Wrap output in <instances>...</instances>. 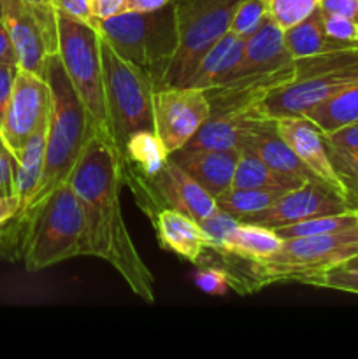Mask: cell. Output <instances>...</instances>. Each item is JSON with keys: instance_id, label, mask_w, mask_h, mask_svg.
<instances>
[{"instance_id": "1", "label": "cell", "mask_w": 358, "mask_h": 359, "mask_svg": "<svg viewBox=\"0 0 358 359\" xmlns=\"http://www.w3.org/2000/svg\"><path fill=\"white\" fill-rule=\"evenodd\" d=\"M67 182L84 210L86 256L107 262L135 297L154 304L153 273L137 251L123 219L119 202L123 179L111 140L91 133Z\"/></svg>"}, {"instance_id": "2", "label": "cell", "mask_w": 358, "mask_h": 359, "mask_svg": "<svg viewBox=\"0 0 358 359\" xmlns=\"http://www.w3.org/2000/svg\"><path fill=\"white\" fill-rule=\"evenodd\" d=\"M44 79L51 91L48 126H46V156L41 184L30 205L20 214L41 202L46 195L67 181L74 165L79 160L88 139L93 133L90 116L77 97L60 56L51 55L46 63ZM18 216V217H20Z\"/></svg>"}, {"instance_id": "3", "label": "cell", "mask_w": 358, "mask_h": 359, "mask_svg": "<svg viewBox=\"0 0 358 359\" xmlns=\"http://www.w3.org/2000/svg\"><path fill=\"white\" fill-rule=\"evenodd\" d=\"M20 219L25 221L21 256L28 272H39L76 256H86L84 210L67 181Z\"/></svg>"}, {"instance_id": "4", "label": "cell", "mask_w": 358, "mask_h": 359, "mask_svg": "<svg viewBox=\"0 0 358 359\" xmlns=\"http://www.w3.org/2000/svg\"><path fill=\"white\" fill-rule=\"evenodd\" d=\"M358 255V226L333 233L284 238L274 255L249 262V290L277 283L314 284L333 266Z\"/></svg>"}, {"instance_id": "5", "label": "cell", "mask_w": 358, "mask_h": 359, "mask_svg": "<svg viewBox=\"0 0 358 359\" xmlns=\"http://www.w3.org/2000/svg\"><path fill=\"white\" fill-rule=\"evenodd\" d=\"M97 30L121 58L150 76L154 90L164 88L179 44L172 2L151 13H121L98 20Z\"/></svg>"}, {"instance_id": "6", "label": "cell", "mask_w": 358, "mask_h": 359, "mask_svg": "<svg viewBox=\"0 0 358 359\" xmlns=\"http://www.w3.org/2000/svg\"><path fill=\"white\" fill-rule=\"evenodd\" d=\"M100 49L109 139L119 158L133 133L154 130V84L144 70L121 58L104 39Z\"/></svg>"}, {"instance_id": "7", "label": "cell", "mask_w": 358, "mask_h": 359, "mask_svg": "<svg viewBox=\"0 0 358 359\" xmlns=\"http://www.w3.org/2000/svg\"><path fill=\"white\" fill-rule=\"evenodd\" d=\"M358 84V46L293 60V79L270 91L262 109L270 118L302 116L325 98Z\"/></svg>"}, {"instance_id": "8", "label": "cell", "mask_w": 358, "mask_h": 359, "mask_svg": "<svg viewBox=\"0 0 358 359\" xmlns=\"http://www.w3.org/2000/svg\"><path fill=\"white\" fill-rule=\"evenodd\" d=\"M56 34L62 65L90 116L93 133L109 139L104 104L102 35L91 25L56 11ZM111 140V139H109Z\"/></svg>"}, {"instance_id": "9", "label": "cell", "mask_w": 358, "mask_h": 359, "mask_svg": "<svg viewBox=\"0 0 358 359\" xmlns=\"http://www.w3.org/2000/svg\"><path fill=\"white\" fill-rule=\"evenodd\" d=\"M178 25V51L164 86H185L207 49L230 30L242 0H171Z\"/></svg>"}, {"instance_id": "10", "label": "cell", "mask_w": 358, "mask_h": 359, "mask_svg": "<svg viewBox=\"0 0 358 359\" xmlns=\"http://www.w3.org/2000/svg\"><path fill=\"white\" fill-rule=\"evenodd\" d=\"M154 132L168 153L183 149L211 116L206 91L190 86H164L154 90Z\"/></svg>"}, {"instance_id": "11", "label": "cell", "mask_w": 358, "mask_h": 359, "mask_svg": "<svg viewBox=\"0 0 358 359\" xmlns=\"http://www.w3.org/2000/svg\"><path fill=\"white\" fill-rule=\"evenodd\" d=\"M51 91L44 77L20 69L0 135L14 158L34 133L48 126Z\"/></svg>"}, {"instance_id": "12", "label": "cell", "mask_w": 358, "mask_h": 359, "mask_svg": "<svg viewBox=\"0 0 358 359\" xmlns=\"http://www.w3.org/2000/svg\"><path fill=\"white\" fill-rule=\"evenodd\" d=\"M2 23L18 55V67L44 77L49 56L58 51V34L25 0H2Z\"/></svg>"}, {"instance_id": "13", "label": "cell", "mask_w": 358, "mask_h": 359, "mask_svg": "<svg viewBox=\"0 0 358 359\" xmlns=\"http://www.w3.org/2000/svg\"><path fill=\"white\" fill-rule=\"evenodd\" d=\"M350 209H353L351 203L326 186L319 184V182H305L300 188L281 195L269 209L241 217L239 221L260 224V226L274 230V228L286 226V224L307 221L311 217L346 212Z\"/></svg>"}, {"instance_id": "14", "label": "cell", "mask_w": 358, "mask_h": 359, "mask_svg": "<svg viewBox=\"0 0 358 359\" xmlns=\"http://www.w3.org/2000/svg\"><path fill=\"white\" fill-rule=\"evenodd\" d=\"M276 126V119L265 114L262 104L230 109L209 116L202 128L185 147L190 149L242 151L258 132Z\"/></svg>"}, {"instance_id": "15", "label": "cell", "mask_w": 358, "mask_h": 359, "mask_svg": "<svg viewBox=\"0 0 358 359\" xmlns=\"http://www.w3.org/2000/svg\"><path fill=\"white\" fill-rule=\"evenodd\" d=\"M276 130L281 139L295 151L302 163L318 177V181L350 202L346 188L337 175L323 133L304 116H281L276 118Z\"/></svg>"}, {"instance_id": "16", "label": "cell", "mask_w": 358, "mask_h": 359, "mask_svg": "<svg viewBox=\"0 0 358 359\" xmlns=\"http://www.w3.org/2000/svg\"><path fill=\"white\" fill-rule=\"evenodd\" d=\"M291 62H293V58L284 48L283 30L269 14L262 23V27L251 37L246 39L241 62L225 81L270 76V74H276L290 67Z\"/></svg>"}, {"instance_id": "17", "label": "cell", "mask_w": 358, "mask_h": 359, "mask_svg": "<svg viewBox=\"0 0 358 359\" xmlns=\"http://www.w3.org/2000/svg\"><path fill=\"white\" fill-rule=\"evenodd\" d=\"M239 156H241V151L183 147L171 154V160L190 177L195 179L209 195L218 198L232 189Z\"/></svg>"}, {"instance_id": "18", "label": "cell", "mask_w": 358, "mask_h": 359, "mask_svg": "<svg viewBox=\"0 0 358 359\" xmlns=\"http://www.w3.org/2000/svg\"><path fill=\"white\" fill-rule=\"evenodd\" d=\"M157 191L165 207L186 214L197 223L216 209V198L206 191L195 179L190 177L168 158L164 170L154 179Z\"/></svg>"}, {"instance_id": "19", "label": "cell", "mask_w": 358, "mask_h": 359, "mask_svg": "<svg viewBox=\"0 0 358 359\" xmlns=\"http://www.w3.org/2000/svg\"><path fill=\"white\" fill-rule=\"evenodd\" d=\"M158 242L164 249L181 256L190 263H199L204 252L211 249L209 238L200 224L179 210L165 207L153 219Z\"/></svg>"}, {"instance_id": "20", "label": "cell", "mask_w": 358, "mask_h": 359, "mask_svg": "<svg viewBox=\"0 0 358 359\" xmlns=\"http://www.w3.org/2000/svg\"><path fill=\"white\" fill-rule=\"evenodd\" d=\"M244 46L246 39L227 32L220 41H216L207 49V53L197 63L195 70L186 81L185 86L199 88V90L206 91L216 84L223 83L241 62Z\"/></svg>"}, {"instance_id": "21", "label": "cell", "mask_w": 358, "mask_h": 359, "mask_svg": "<svg viewBox=\"0 0 358 359\" xmlns=\"http://www.w3.org/2000/svg\"><path fill=\"white\" fill-rule=\"evenodd\" d=\"M246 151H251L260 160L265 161L269 167L288 175V177L298 179V181L304 182H319L318 177L305 167V163H302V160L295 154V151L281 139L276 126L256 133L248 142Z\"/></svg>"}, {"instance_id": "22", "label": "cell", "mask_w": 358, "mask_h": 359, "mask_svg": "<svg viewBox=\"0 0 358 359\" xmlns=\"http://www.w3.org/2000/svg\"><path fill=\"white\" fill-rule=\"evenodd\" d=\"M284 48L293 60L307 58V56L321 55V53L337 51V49L354 48L344 42L333 41L326 35L325 23H323L321 9H314L305 20L293 27L283 30Z\"/></svg>"}, {"instance_id": "23", "label": "cell", "mask_w": 358, "mask_h": 359, "mask_svg": "<svg viewBox=\"0 0 358 359\" xmlns=\"http://www.w3.org/2000/svg\"><path fill=\"white\" fill-rule=\"evenodd\" d=\"M281 244L283 238L277 237L276 231L270 228L241 221L218 255L234 256L244 262H260L274 255Z\"/></svg>"}, {"instance_id": "24", "label": "cell", "mask_w": 358, "mask_h": 359, "mask_svg": "<svg viewBox=\"0 0 358 359\" xmlns=\"http://www.w3.org/2000/svg\"><path fill=\"white\" fill-rule=\"evenodd\" d=\"M304 181L288 177L281 172L274 170L272 167L260 160L251 151H241L237 167H235L232 188L237 189H265V191H291L300 186Z\"/></svg>"}, {"instance_id": "25", "label": "cell", "mask_w": 358, "mask_h": 359, "mask_svg": "<svg viewBox=\"0 0 358 359\" xmlns=\"http://www.w3.org/2000/svg\"><path fill=\"white\" fill-rule=\"evenodd\" d=\"M302 116L307 118L323 135H329L343 126L354 125L358 123V84L325 98Z\"/></svg>"}, {"instance_id": "26", "label": "cell", "mask_w": 358, "mask_h": 359, "mask_svg": "<svg viewBox=\"0 0 358 359\" xmlns=\"http://www.w3.org/2000/svg\"><path fill=\"white\" fill-rule=\"evenodd\" d=\"M44 156L46 128H42L27 140V144L21 147L18 156L14 158L16 160V195L21 200V212L30 205L35 193H37L39 184H41Z\"/></svg>"}, {"instance_id": "27", "label": "cell", "mask_w": 358, "mask_h": 359, "mask_svg": "<svg viewBox=\"0 0 358 359\" xmlns=\"http://www.w3.org/2000/svg\"><path fill=\"white\" fill-rule=\"evenodd\" d=\"M286 191H265V189H228L225 195L218 196L216 205L221 210L235 216L237 219L251 214L262 212L276 203V200Z\"/></svg>"}, {"instance_id": "28", "label": "cell", "mask_w": 358, "mask_h": 359, "mask_svg": "<svg viewBox=\"0 0 358 359\" xmlns=\"http://www.w3.org/2000/svg\"><path fill=\"white\" fill-rule=\"evenodd\" d=\"M358 226V212L354 209L346 210L340 214H330V216L311 217L307 221H300L295 224H286V226L274 228L277 237L291 238V237H307V235H321L333 233V231L350 230V228Z\"/></svg>"}, {"instance_id": "29", "label": "cell", "mask_w": 358, "mask_h": 359, "mask_svg": "<svg viewBox=\"0 0 358 359\" xmlns=\"http://www.w3.org/2000/svg\"><path fill=\"white\" fill-rule=\"evenodd\" d=\"M269 16V2L267 0H242L232 18L230 30L237 37L249 39Z\"/></svg>"}, {"instance_id": "30", "label": "cell", "mask_w": 358, "mask_h": 359, "mask_svg": "<svg viewBox=\"0 0 358 359\" xmlns=\"http://www.w3.org/2000/svg\"><path fill=\"white\" fill-rule=\"evenodd\" d=\"M318 7L319 0H269V14L281 30L300 23Z\"/></svg>"}, {"instance_id": "31", "label": "cell", "mask_w": 358, "mask_h": 359, "mask_svg": "<svg viewBox=\"0 0 358 359\" xmlns=\"http://www.w3.org/2000/svg\"><path fill=\"white\" fill-rule=\"evenodd\" d=\"M241 221L235 216L228 214L227 210H221L220 207L213 210L207 217H204L200 221V228L204 230V233L209 238L211 249L216 252H220L223 249L225 242L228 241V237L232 235V231L239 226Z\"/></svg>"}, {"instance_id": "32", "label": "cell", "mask_w": 358, "mask_h": 359, "mask_svg": "<svg viewBox=\"0 0 358 359\" xmlns=\"http://www.w3.org/2000/svg\"><path fill=\"white\" fill-rule=\"evenodd\" d=\"M326 149H329L330 161L343 181L347 196H350L351 207H353L358 202V153H346V151L336 149L329 144H326Z\"/></svg>"}, {"instance_id": "33", "label": "cell", "mask_w": 358, "mask_h": 359, "mask_svg": "<svg viewBox=\"0 0 358 359\" xmlns=\"http://www.w3.org/2000/svg\"><path fill=\"white\" fill-rule=\"evenodd\" d=\"M195 284L204 293L214 294V297L225 294L228 287L244 294L241 279L235 277L232 272H228V270L220 269V266H206L204 270H199L195 276Z\"/></svg>"}, {"instance_id": "34", "label": "cell", "mask_w": 358, "mask_h": 359, "mask_svg": "<svg viewBox=\"0 0 358 359\" xmlns=\"http://www.w3.org/2000/svg\"><path fill=\"white\" fill-rule=\"evenodd\" d=\"M312 286L358 294V270H350L343 265L333 266L332 270L323 273Z\"/></svg>"}, {"instance_id": "35", "label": "cell", "mask_w": 358, "mask_h": 359, "mask_svg": "<svg viewBox=\"0 0 358 359\" xmlns=\"http://www.w3.org/2000/svg\"><path fill=\"white\" fill-rule=\"evenodd\" d=\"M323 23H325V32L330 39L344 42V44L358 46V21L337 16V14L323 13Z\"/></svg>"}, {"instance_id": "36", "label": "cell", "mask_w": 358, "mask_h": 359, "mask_svg": "<svg viewBox=\"0 0 358 359\" xmlns=\"http://www.w3.org/2000/svg\"><path fill=\"white\" fill-rule=\"evenodd\" d=\"M14 195H16V160L6 144H2L0 146V198Z\"/></svg>"}, {"instance_id": "37", "label": "cell", "mask_w": 358, "mask_h": 359, "mask_svg": "<svg viewBox=\"0 0 358 359\" xmlns=\"http://www.w3.org/2000/svg\"><path fill=\"white\" fill-rule=\"evenodd\" d=\"M20 67L11 63H0V126H2L4 116H6L7 105L13 97L14 83H16Z\"/></svg>"}, {"instance_id": "38", "label": "cell", "mask_w": 358, "mask_h": 359, "mask_svg": "<svg viewBox=\"0 0 358 359\" xmlns=\"http://www.w3.org/2000/svg\"><path fill=\"white\" fill-rule=\"evenodd\" d=\"M323 137H325V142L336 149L346 151V153H358V123L343 126V128Z\"/></svg>"}, {"instance_id": "39", "label": "cell", "mask_w": 358, "mask_h": 359, "mask_svg": "<svg viewBox=\"0 0 358 359\" xmlns=\"http://www.w3.org/2000/svg\"><path fill=\"white\" fill-rule=\"evenodd\" d=\"M55 7L60 13L69 14V16L76 18V20L79 21H84V23L97 28L98 21L91 16L88 0H55Z\"/></svg>"}, {"instance_id": "40", "label": "cell", "mask_w": 358, "mask_h": 359, "mask_svg": "<svg viewBox=\"0 0 358 359\" xmlns=\"http://www.w3.org/2000/svg\"><path fill=\"white\" fill-rule=\"evenodd\" d=\"M319 9L325 14H337L358 21V0H319Z\"/></svg>"}, {"instance_id": "41", "label": "cell", "mask_w": 358, "mask_h": 359, "mask_svg": "<svg viewBox=\"0 0 358 359\" xmlns=\"http://www.w3.org/2000/svg\"><path fill=\"white\" fill-rule=\"evenodd\" d=\"M123 2L125 0H88V6H90L91 16L98 21L121 14Z\"/></svg>"}, {"instance_id": "42", "label": "cell", "mask_w": 358, "mask_h": 359, "mask_svg": "<svg viewBox=\"0 0 358 359\" xmlns=\"http://www.w3.org/2000/svg\"><path fill=\"white\" fill-rule=\"evenodd\" d=\"M32 9L37 13V16L44 21L49 30L56 32V7L55 0H25Z\"/></svg>"}, {"instance_id": "43", "label": "cell", "mask_w": 358, "mask_h": 359, "mask_svg": "<svg viewBox=\"0 0 358 359\" xmlns=\"http://www.w3.org/2000/svg\"><path fill=\"white\" fill-rule=\"evenodd\" d=\"M0 63H11V65H18V55L14 49L13 41L9 37V32L4 27L0 21Z\"/></svg>"}, {"instance_id": "44", "label": "cell", "mask_w": 358, "mask_h": 359, "mask_svg": "<svg viewBox=\"0 0 358 359\" xmlns=\"http://www.w3.org/2000/svg\"><path fill=\"white\" fill-rule=\"evenodd\" d=\"M21 212V200L20 196H6L0 198V228L11 219H16L18 214Z\"/></svg>"}, {"instance_id": "45", "label": "cell", "mask_w": 358, "mask_h": 359, "mask_svg": "<svg viewBox=\"0 0 358 359\" xmlns=\"http://www.w3.org/2000/svg\"><path fill=\"white\" fill-rule=\"evenodd\" d=\"M171 0H125L123 13H151L165 7Z\"/></svg>"}, {"instance_id": "46", "label": "cell", "mask_w": 358, "mask_h": 359, "mask_svg": "<svg viewBox=\"0 0 358 359\" xmlns=\"http://www.w3.org/2000/svg\"><path fill=\"white\" fill-rule=\"evenodd\" d=\"M343 266H346V269H350V270H358V255L354 256V258H351L350 262L344 263Z\"/></svg>"}, {"instance_id": "47", "label": "cell", "mask_w": 358, "mask_h": 359, "mask_svg": "<svg viewBox=\"0 0 358 359\" xmlns=\"http://www.w3.org/2000/svg\"><path fill=\"white\" fill-rule=\"evenodd\" d=\"M2 13H4V9H2V0H0V21H2Z\"/></svg>"}, {"instance_id": "48", "label": "cell", "mask_w": 358, "mask_h": 359, "mask_svg": "<svg viewBox=\"0 0 358 359\" xmlns=\"http://www.w3.org/2000/svg\"><path fill=\"white\" fill-rule=\"evenodd\" d=\"M353 209H354V210H357V212H358V202H357V203H354V205H353Z\"/></svg>"}, {"instance_id": "49", "label": "cell", "mask_w": 358, "mask_h": 359, "mask_svg": "<svg viewBox=\"0 0 358 359\" xmlns=\"http://www.w3.org/2000/svg\"><path fill=\"white\" fill-rule=\"evenodd\" d=\"M2 144H4V140H2V135H0V146H2Z\"/></svg>"}, {"instance_id": "50", "label": "cell", "mask_w": 358, "mask_h": 359, "mask_svg": "<svg viewBox=\"0 0 358 359\" xmlns=\"http://www.w3.org/2000/svg\"><path fill=\"white\" fill-rule=\"evenodd\" d=\"M267 2H269V0H267Z\"/></svg>"}]
</instances>
